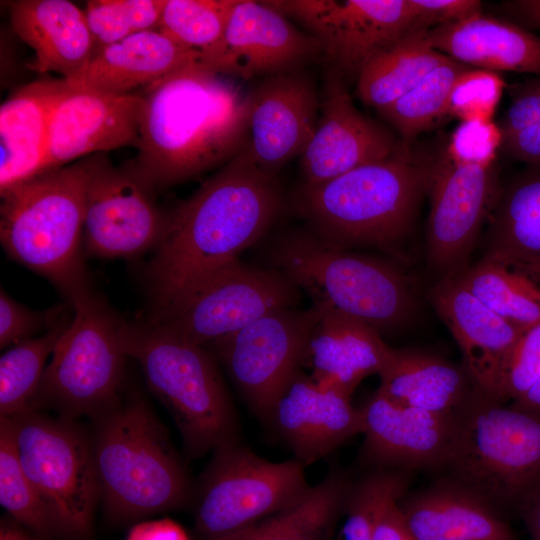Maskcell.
<instances>
[{
    "instance_id": "cell-1",
    "label": "cell",
    "mask_w": 540,
    "mask_h": 540,
    "mask_svg": "<svg viewBox=\"0 0 540 540\" xmlns=\"http://www.w3.org/2000/svg\"><path fill=\"white\" fill-rule=\"evenodd\" d=\"M282 204L277 175L258 167L247 143L168 213L146 269L153 309L237 260L269 231Z\"/></svg>"
},
{
    "instance_id": "cell-2",
    "label": "cell",
    "mask_w": 540,
    "mask_h": 540,
    "mask_svg": "<svg viewBox=\"0 0 540 540\" xmlns=\"http://www.w3.org/2000/svg\"><path fill=\"white\" fill-rule=\"evenodd\" d=\"M131 165L155 192L222 167L249 141L250 94L199 60L142 91Z\"/></svg>"
},
{
    "instance_id": "cell-3",
    "label": "cell",
    "mask_w": 540,
    "mask_h": 540,
    "mask_svg": "<svg viewBox=\"0 0 540 540\" xmlns=\"http://www.w3.org/2000/svg\"><path fill=\"white\" fill-rule=\"evenodd\" d=\"M429 163L402 145L389 157L318 185L299 188L295 205L309 230L330 246L399 255L424 194Z\"/></svg>"
},
{
    "instance_id": "cell-4",
    "label": "cell",
    "mask_w": 540,
    "mask_h": 540,
    "mask_svg": "<svg viewBox=\"0 0 540 540\" xmlns=\"http://www.w3.org/2000/svg\"><path fill=\"white\" fill-rule=\"evenodd\" d=\"M96 154L48 170L1 193L0 240L7 255L48 279L69 304L91 289L82 244Z\"/></svg>"
},
{
    "instance_id": "cell-5",
    "label": "cell",
    "mask_w": 540,
    "mask_h": 540,
    "mask_svg": "<svg viewBox=\"0 0 540 540\" xmlns=\"http://www.w3.org/2000/svg\"><path fill=\"white\" fill-rule=\"evenodd\" d=\"M100 497L109 516L130 521L175 509L191 497L166 428L137 394L92 417Z\"/></svg>"
},
{
    "instance_id": "cell-6",
    "label": "cell",
    "mask_w": 540,
    "mask_h": 540,
    "mask_svg": "<svg viewBox=\"0 0 540 540\" xmlns=\"http://www.w3.org/2000/svg\"><path fill=\"white\" fill-rule=\"evenodd\" d=\"M268 258L270 267L305 291L312 305L358 319L381 335L403 329L417 314L412 284L398 267L330 246L309 229L279 233Z\"/></svg>"
},
{
    "instance_id": "cell-7",
    "label": "cell",
    "mask_w": 540,
    "mask_h": 540,
    "mask_svg": "<svg viewBox=\"0 0 540 540\" xmlns=\"http://www.w3.org/2000/svg\"><path fill=\"white\" fill-rule=\"evenodd\" d=\"M122 339L151 392L169 410L190 456L239 441L234 406L206 347L149 321H125Z\"/></svg>"
},
{
    "instance_id": "cell-8",
    "label": "cell",
    "mask_w": 540,
    "mask_h": 540,
    "mask_svg": "<svg viewBox=\"0 0 540 540\" xmlns=\"http://www.w3.org/2000/svg\"><path fill=\"white\" fill-rule=\"evenodd\" d=\"M452 478L495 507L540 486V411L506 405L475 388L457 415Z\"/></svg>"
},
{
    "instance_id": "cell-9",
    "label": "cell",
    "mask_w": 540,
    "mask_h": 540,
    "mask_svg": "<svg viewBox=\"0 0 540 540\" xmlns=\"http://www.w3.org/2000/svg\"><path fill=\"white\" fill-rule=\"evenodd\" d=\"M70 305L73 318L55 346L32 410L49 407L61 418H92L122 396L125 320L91 289Z\"/></svg>"
},
{
    "instance_id": "cell-10",
    "label": "cell",
    "mask_w": 540,
    "mask_h": 540,
    "mask_svg": "<svg viewBox=\"0 0 540 540\" xmlns=\"http://www.w3.org/2000/svg\"><path fill=\"white\" fill-rule=\"evenodd\" d=\"M9 419L21 465L57 533L85 540L100 497L90 438L74 420L28 410Z\"/></svg>"
},
{
    "instance_id": "cell-11",
    "label": "cell",
    "mask_w": 540,
    "mask_h": 540,
    "mask_svg": "<svg viewBox=\"0 0 540 540\" xmlns=\"http://www.w3.org/2000/svg\"><path fill=\"white\" fill-rule=\"evenodd\" d=\"M303 468L267 461L239 441L218 448L192 493L197 531L221 540L289 508L310 487Z\"/></svg>"
},
{
    "instance_id": "cell-12",
    "label": "cell",
    "mask_w": 540,
    "mask_h": 540,
    "mask_svg": "<svg viewBox=\"0 0 540 540\" xmlns=\"http://www.w3.org/2000/svg\"><path fill=\"white\" fill-rule=\"evenodd\" d=\"M299 293V288L280 271L237 259L153 309L148 321L207 346L264 315L296 307Z\"/></svg>"
},
{
    "instance_id": "cell-13",
    "label": "cell",
    "mask_w": 540,
    "mask_h": 540,
    "mask_svg": "<svg viewBox=\"0 0 540 540\" xmlns=\"http://www.w3.org/2000/svg\"><path fill=\"white\" fill-rule=\"evenodd\" d=\"M319 315L312 305L264 315L208 344L251 408L268 420L284 386L304 365L309 335Z\"/></svg>"
},
{
    "instance_id": "cell-14",
    "label": "cell",
    "mask_w": 540,
    "mask_h": 540,
    "mask_svg": "<svg viewBox=\"0 0 540 540\" xmlns=\"http://www.w3.org/2000/svg\"><path fill=\"white\" fill-rule=\"evenodd\" d=\"M428 163L426 257L440 279L455 276L470 265L480 231L502 187L496 163L461 164L446 152Z\"/></svg>"
},
{
    "instance_id": "cell-15",
    "label": "cell",
    "mask_w": 540,
    "mask_h": 540,
    "mask_svg": "<svg viewBox=\"0 0 540 540\" xmlns=\"http://www.w3.org/2000/svg\"><path fill=\"white\" fill-rule=\"evenodd\" d=\"M316 38L331 71L358 76L380 50L418 30L409 0L265 1Z\"/></svg>"
},
{
    "instance_id": "cell-16",
    "label": "cell",
    "mask_w": 540,
    "mask_h": 540,
    "mask_svg": "<svg viewBox=\"0 0 540 540\" xmlns=\"http://www.w3.org/2000/svg\"><path fill=\"white\" fill-rule=\"evenodd\" d=\"M155 191L131 164L114 167L96 154L87 188L83 227L86 251L102 258L133 257L159 244L168 214L155 203Z\"/></svg>"
},
{
    "instance_id": "cell-17",
    "label": "cell",
    "mask_w": 540,
    "mask_h": 540,
    "mask_svg": "<svg viewBox=\"0 0 540 540\" xmlns=\"http://www.w3.org/2000/svg\"><path fill=\"white\" fill-rule=\"evenodd\" d=\"M321 55L316 38L265 1L237 0L221 42L199 61L217 73L249 80L302 69Z\"/></svg>"
},
{
    "instance_id": "cell-18",
    "label": "cell",
    "mask_w": 540,
    "mask_h": 540,
    "mask_svg": "<svg viewBox=\"0 0 540 540\" xmlns=\"http://www.w3.org/2000/svg\"><path fill=\"white\" fill-rule=\"evenodd\" d=\"M142 105V92L107 93L63 79L50 114L43 172L99 152L137 147Z\"/></svg>"
},
{
    "instance_id": "cell-19",
    "label": "cell",
    "mask_w": 540,
    "mask_h": 540,
    "mask_svg": "<svg viewBox=\"0 0 540 540\" xmlns=\"http://www.w3.org/2000/svg\"><path fill=\"white\" fill-rule=\"evenodd\" d=\"M401 145L354 105L343 78L328 70L314 134L300 156L304 185H318L383 160Z\"/></svg>"
},
{
    "instance_id": "cell-20",
    "label": "cell",
    "mask_w": 540,
    "mask_h": 540,
    "mask_svg": "<svg viewBox=\"0 0 540 540\" xmlns=\"http://www.w3.org/2000/svg\"><path fill=\"white\" fill-rule=\"evenodd\" d=\"M248 147L265 172H277L302 155L320 114L313 78L302 69L271 75L249 91Z\"/></svg>"
},
{
    "instance_id": "cell-21",
    "label": "cell",
    "mask_w": 540,
    "mask_h": 540,
    "mask_svg": "<svg viewBox=\"0 0 540 540\" xmlns=\"http://www.w3.org/2000/svg\"><path fill=\"white\" fill-rule=\"evenodd\" d=\"M363 455L385 469L447 465L456 441L457 416L396 403L376 391L360 408Z\"/></svg>"
},
{
    "instance_id": "cell-22",
    "label": "cell",
    "mask_w": 540,
    "mask_h": 540,
    "mask_svg": "<svg viewBox=\"0 0 540 540\" xmlns=\"http://www.w3.org/2000/svg\"><path fill=\"white\" fill-rule=\"evenodd\" d=\"M268 420L303 466L363 430L361 409L352 405L350 395L317 383L301 369L282 389Z\"/></svg>"
},
{
    "instance_id": "cell-23",
    "label": "cell",
    "mask_w": 540,
    "mask_h": 540,
    "mask_svg": "<svg viewBox=\"0 0 540 540\" xmlns=\"http://www.w3.org/2000/svg\"><path fill=\"white\" fill-rule=\"evenodd\" d=\"M429 297L458 344L463 368L474 385L497 399L505 362L522 330L485 306L454 277L438 279Z\"/></svg>"
},
{
    "instance_id": "cell-24",
    "label": "cell",
    "mask_w": 540,
    "mask_h": 540,
    "mask_svg": "<svg viewBox=\"0 0 540 540\" xmlns=\"http://www.w3.org/2000/svg\"><path fill=\"white\" fill-rule=\"evenodd\" d=\"M304 364L317 383L352 395L366 377L379 374L391 347L374 328L341 312L315 305Z\"/></svg>"
},
{
    "instance_id": "cell-25",
    "label": "cell",
    "mask_w": 540,
    "mask_h": 540,
    "mask_svg": "<svg viewBox=\"0 0 540 540\" xmlns=\"http://www.w3.org/2000/svg\"><path fill=\"white\" fill-rule=\"evenodd\" d=\"M9 13L13 30L35 53L31 69L67 80L84 71L94 41L78 6L68 0H16L9 2Z\"/></svg>"
},
{
    "instance_id": "cell-26",
    "label": "cell",
    "mask_w": 540,
    "mask_h": 540,
    "mask_svg": "<svg viewBox=\"0 0 540 540\" xmlns=\"http://www.w3.org/2000/svg\"><path fill=\"white\" fill-rule=\"evenodd\" d=\"M398 505L415 540H517L493 505L451 478Z\"/></svg>"
},
{
    "instance_id": "cell-27",
    "label": "cell",
    "mask_w": 540,
    "mask_h": 540,
    "mask_svg": "<svg viewBox=\"0 0 540 540\" xmlns=\"http://www.w3.org/2000/svg\"><path fill=\"white\" fill-rule=\"evenodd\" d=\"M430 45L471 68L540 77V37L483 12L427 30Z\"/></svg>"
},
{
    "instance_id": "cell-28",
    "label": "cell",
    "mask_w": 540,
    "mask_h": 540,
    "mask_svg": "<svg viewBox=\"0 0 540 540\" xmlns=\"http://www.w3.org/2000/svg\"><path fill=\"white\" fill-rule=\"evenodd\" d=\"M200 57V52L180 45L161 30H147L96 51L78 77L65 80L107 93H132Z\"/></svg>"
},
{
    "instance_id": "cell-29",
    "label": "cell",
    "mask_w": 540,
    "mask_h": 540,
    "mask_svg": "<svg viewBox=\"0 0 540 540\" xmlns=\"http://www.w3.org/2000/svg\"><path fill=\"white\" fill-rule=\"evenodd\" d=\"M63 78H42L14 91L0 107V194L40 174L52 107Z\"/></svg>"
},
{
    "instance_id": "cell-30",
    "label": "cell",
    "mask_w": 540,
    "mask_h": 540,
    "mask_svg": "<svg viewBox=\"0 0 540 540\" xmlns=\"http://www.w3.org/2000/svg\"><path fill=\"white\" fill-rule=\"evenodd\" d=\"M378 375L377 391L388 399L449 416L458 415L476 388L463 366L417 349L392 348Z\"/></svg>"
},
{
    "instance_id": "cell-31",
    "label": "cell",
    "mask_w": 540,
    "mask_h": 540,
    "mask_svg": "<svg viewBox=\"0 0 540 540\" xmlns=\"http://www.w3.org/2000/svg\"><path fill=\"white\" fill-rule=\"evenodd\" d=\"M488 221L482 259L540 279V165L502 187Z\"/></svg>"
},
{
    "instance_id": "cell-32",
    "label": "cell",
    "mask_w": 540,
    "mask_h": 540,
    "mask_svg": "<svg viewBox=\"0 0 540 540\" xmlns=\"http://www.w3.org/2000/svg\"><path fill=\"white\" fill-rule=\"evenodd\" d=\"M448 58L430 45L427 30H411L363 66L357 76V95L381 112Z\"/></svg>"
},
{
    "instance_id": "cell-33",
    "label": "cell",
    "mask_w": 540,
    "mask_h": 540,
    "mask_svg": "<svg viewBox=\"0 0 540 540\" xmlns=\"http://www.w3.org/2000/svg\"><path fill=\"white\" fill-rule=\"evenodd\" d=\"M352 481L333 469L289 508L221 540H332Z\"/></svg>"
},
{
    "instance_id": "cell-34",
    "label": "cell",
    "mask_w": 540,
    "mask_h": 540,
    "mask_svg": "<svg viewBox=\"0 0 540 540\" xmlns=\"http://www.w3.org/2000/svg\"><path fill=\"white\" fill-rule=\"evenodd\" d=\"M451 277L518 329L540 322V279L483 259Z\"/></svg>"
},
{
    "instance_id": "cell-35",
    "label": "cell",
    "mask_w": 540,
    "mask_h": 540,
    "mask_svg": "<svg viewBox=\"0 0 540 540\" xmlns=\"http://www.w3.org/2000/svg\"><path fill=\"white\" fill-rule=\"evenodd\" d=\"M68 312L39 337L13 345L0 358V417H13L32 410L45 369V362L70 325Z\"/></svg>"
},
{
    "instance_id": "cell-36",
    "label": "cell",
    "mask_w": 540,
    "mask_h": 540,
    "mask_svg": "<svg viewBox=\"0 0 540 540\" xmlns=\"http://www.w3.org/2000/svg\"><path fill=\"white\" fill-rule=\"evenodd\" d=\"M469 68L448 58L379 114L398 131L405 142L412 140L447 115L453 85Z\"/></svg>"
},
{
    "instance_id": "cell-37",
    "label": "cell",
    "mask_w": 540,
    "mask_h": 540,
    "mask_svg": "<svg viewBox=\"0 0 540 540\" xmlns=\"http://www.w3.org/2000/svg\"><path fill=\"white\" fill-rule=\"evenodd\" d=\"M408 477L396 469H379L352 481L342 512L341 525L332 540H373L382 508L405 495Z\"/></svg>"
},
{
    "instance_id": "cell-38",
    "label": "cell",
    "mask_w": 540,
    "mask_h": 540,
    "mask_svg": "<svg viewBox=\"0 0 540 540\" xmlns=\"http://www.w3.org/2000/svg\"><path fill=\"white\" fill-rule=\"evenodd\" d=\"M0 503L35 534L49 537L57 533L45 503L21 465L6 417H0Z\"/></svg>"
},
{
    "instance_id": "cell-39",
    "label": "cell",
    "mask_w": 540,
    "mask_h": 540,
    "mask_svg": "<svg viewBox=\"0 0 540 540\" xmlns=\"http://www.w3.org/2000/svg\"><path fill=\"white\" fill-rule=\"evenodd\" d=\"M237 0H165L158 29L180 45L207 53L222 40Z\"/></svg>"
},
{
    "instance_id": "cell-40",
    "label": "cell",
    "mask_w": 540,
    "mask_h": 540,
    "mask_svg": "<svg viewBox=\"0 0 540 540\" xmlns=\"http://www.w3.org/2000/svg\"><path fill=\"white\" fill-rule=\"evenodd\" d=\"M164 4L165 0L87 1L84 12L94 53L130 35L158 29Z\"/></svg>"
},
{
    "instance_id": "cell-41",
    "label": "cell",
    "mask_w": 540,
    "mask_h": 540,
    "mask_svg": "<svg viewBox=\"0 0 540 540\" xmlns=\"http://www.w3.org/2000/svg\"><path fill=\"white\" fill-rule=\"evenodd\" d=\"M505 152L528 166L540 165V77L516 86L500 127Z\"/></svg>"
},
{
    "instance_id": "cell-42",
    "label": "cell",
    "mask_w": 540,
    "mask_h": 540,
    "mask_svg": "<svg viewBox=\"0 0 540 540\" xmlns=\"http://www.w3.org/2000/svg\"><path fill=\"white\" fill-rule=\"evenodd\" d=\"M505 87L504 79L488 70L469 68L451 90L447 115L462 121L491 120Z\"/></svg>"
},
{
    "instance_id": "cell-43",
    "label": "cell",
    "mask_w": 540,
    "mask_h": 540,
    "mask_svg": "<svg viewBox=\"0 0 540 540\" xmlns=\"http://www.w3.org/2000/svg\"><path fill=\"white\" fill-rule=\"evenodd\" d=\"M540 375V322L522 331L505 362L497 399L517 401Z\"/></svg>"
},
{
    "instance_id": "cell-44",
    "label": "cell",
    "mask_w": 540,
    "mask_h": 540,
    "mask_svg": "<svg viewBox=\"0 0 540 540\" xmlns=\"http://www.w3.org/2000/svg\"><path fill=\"white\" fill-rule=\"evenodd\" d=\"M501 145V129L492 120L462 121L452 133L445 152L457 163L490 166L495 164Z\"/></svg>"
},
{
    "instance_id": "cell-45",
    "label": "cell",
    "mask_w": 540,
    "mask_h": 540,
    "mask_svg": "<svg viewBox=\"0 0 540 540\" xmlns=\"http://www.w3.org/2000/svg\"><path fill=\"white\" fill-rule=\"evenodd\" d=\"M69 311L63 305L47 310L29 309L12 299L1 287L0 292V347L4 349L47 332Z\"/></svg>"
},
{
    "instance_id": "cell-46",
    "label": "cell",
    "mask_w": 540,
    "mask_h": 540,
    "mask_svg": "<svg viewBox=\"0 0 540 540\" xmlns=\"http://www.w3.org/2000/svg\"><path fill=\"white\" fill-rule=\"evenodd\" d=\"M417 29L458 22L482 12L478 0H409Z\"/></svg>"
},
{
    "instance_id": "cell-47",
    "label": "cell",
    "mask_w": 540,
    "mask_h": 540,
    "mask_svg": "<svg viewBox=\"0 0 540 540\" xmlns=\"http://www.w3.org/2000/svg\"><path fill=\"white\" fill-rule=\"evenodd\" d=\"M400 499H393L382 508L375 524L373 540H415L400 511Z\"/></svg>"
},
{
    "instance_id": "cell-48",
    "label": "cell",
    "mask_w": 540,
    "mask_h": 540,
    "mask_svg": "<svg viewBox=\"0 0 540 540\" xmlns=\"http://www.w3.org/2000/svg\"><path fill=\"white\" fill-rule=\"evenodd\" d=\"M126 540H190L183 528L176 522L165 518L144 521L135 525Z\"/></svg>"
},
{
    "instance_id": "cell-49",
    "label": "cell",
    "mask_w": 540,
    "mask_h": 540,
    "mask_svg": "<svg viewBox=\"0 0 540 540\" xmlns=\"http://www.w3.org/2000/svg\"><path fill=\"white\" fill-rule=\"evenodd\" d=\"M506 13L512 22L531 32L540 31V0H514L504 3Z\"/></svg>"
},
{
    "instance_id": "cell-50",
    "label": "cell",
    "mask_w": 540,
    "mask_h": 540,
    "mask_svg": "<svg viewBox=\"0 0 540 540\" xmlns=\"http://www.w3.org/2000/svg\"><path fill=\"white\" fill-rule=\"evenodd\" d=\"M528 530L533 540H540V486L522 502Z\"/></svg>"
},
{
    "instance_id": "cell-51",
    "label": "cell",
    "mask_w": 540,
    "mask_h": 540,
    "mask_svg": "<svg viewBox=\"0 0 540 540\" xmlns=\"http://www.w3.org/2000/svg\"><path fill=\"white\" fill-rule=\"evenodd\" d=\"M513 403L527 409L540 411V375L529 390Z\"/></svg>"
},
{
    "instance_id": "cell-52",
    "label": "cell",
    "mask_w": 540,
    "mask_h": 540,
    "mask_svg": "<svg viewBox=\"0 0 540 540\" xmlns=\"http://www.w3.org/2000/svg\"><path fill=\"white\" fill-rule=\"evenodd\" d=\"M0 540H39L27 535L24 531L10 522L2 521L0 526Z\"/></svg>"
},
{
    "instance_id": "cell-53",
    "label": "cell",
    "mask_w": 540,
    "mask_h": 540,
    "mask_svg": "<svg viewBox=\"0 0 540 540\" xmlns=\"http://www.w3.org/2000/svg\"><path fill=\"white\" fill-rule=\"evenodd\" d=\"M539 166V165H538Z\"/></svg>"
}]
</instances>
